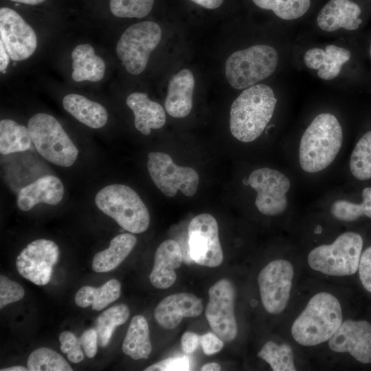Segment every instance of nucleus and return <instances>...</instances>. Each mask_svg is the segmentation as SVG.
<instances>
[{"instance_id":"nucleus-1","label":"nucleus","mask_w":371,"mask_h":371,"mask_svg":"<svg viewBox=\"0 0 371 371\" xmlns=\"http://www.w3.org/2000/svg\"><path fill=\"white\" fill-rule=\"evenodd\" d=\"M276 103L277 98L269 85L256 84L245 89L231 106L232 135L243 142L257 139L270 122Z\"/></svg>"},{"instance_id":"nucleus-2","label":"nucleus","mask_w":371,"mask_h":371,"mask_svg":"<svg viewBox=\"0 0 371 371\" xmlns=\"http://www.w3.org/2000/svg\"><path fill=\"white\" fill-rule=\"evenodd\" d=\"M343 143L337 118L329 113L317 115L304 132L299 146V163L308 173L326 169L335 159Z\"/></svg>"},{"instance_id":"nucleus-3","label":"nucleus","mask_w":371,"mask_h":371,"mask_svg":"<svg viewBox=\"0 0 371 371\" xmlns=\"http://www.w3.org/2000/svg\"><path fill=\"white\" fill-rule=\"evenodd\" d=\"M338 299L328 292H319L308 302L293 322L291 333L294 340L305 346L328 341L342 323Z\"/></svg>"},{"instance_id":"nucleus-4","label":"nucleus","mask_w":371,"mask_h":371,"mask_svg":"<svg viewBox=\"0 0 371 371\" xmlns=\"http://www.w3.org/2000/svg\"><path fill=\"white\" fill-rule=\"evenodd\" d=\"M95 203L104 214L131 233H142L149 226L150 214L146 205L128 186L111 184L104 187L96 194Z\"/></svg>"},{"instance_id":"nucleus-5","label":"nucleus","mask_w":371,"mask_h":371,"mask_svg":"<svg viewBox=\"0 0 371 371\" xmlns=\"http://www.w3.org/2000/svg\"><path fill=\"white\" fill-rule=\"evenodd\" d=\"M276 49L256 45L233 52L225 62V76L236 89H245L270 76L278 63Z\"/></svg>"},{"instance_id":"nucleus-6","label":"nucleus","mask_w":371,"mask_h":371,"mask_svg":"<svg viewBox=\"0 0 371 371\" xmlns=\"http://www.w3.org/2000/svg\"><path fill=\"white\" fill-rule=\"evenodd\" d=\"M363 244V238L358 233L344 232L331 244L312 249L308 255V263L313 270L326 275H353L359 268Z\"/></svg>"},{"instance_id":"nucleus-7","label":"nucleus","mask_w":371,"mask_h":371,"mask_svg":"<svg viewBox=\"0 0 371 371\" xmlns=\"http://www.w3.org/2000/svg\"><path fill=\"white\" fill-rule=\"evenodd\" d=\"M27 128L32 143L43 158L63 167L74 164L78 150L54 116L36 113L29 120Z\"/></svg>"},{"instance_id":"nucleus-8","label":"nucleus","mask_w":371,"mask_h":371,"mask_svg":"<svg viewBox=\"0 0 371 371\" xmlns=\"http://www.w3.org/2000/svg\"><path fill=\"white\" fill-rule=\"evenodd\" d=\"M161 34V27L153 21L133 24L122 33L116 45V54L128 73L138 75L146 69Z\"/></svg>"},{"instance_id":"nucleus-9","label":"nucleus","mask_w":371,"mask_h":371,"mask_svg":"<svg viewBox=\"0 0 371 371\" xmlns=\"http://www.w3.org/2000/svg\"><path fill=\"white\" fill-rule=\"evenodd\" d=\"M148 158V173L157 188L166 196L172 197L178 190L187 196L196 192L199 177L194 169L176 165L171 157L164 153L150 152Z\"/></svg>"},{"instance_id":"nucleus-10","label":"nucleus","mask_w":371,"mask_h":371,"mask_svg":"<svg viewBox=\"0 0 371 371\" xmlns=\"http://www.w3.org/2000/svg\"><path fill=\"white\" fill-rule=\"evenodd\" d=\"M248 183L257 193L255 205L260 213L276 216L286 210L291 181L284 174L270 168H258L249 175Z\"/></svg>"},{"instance_id":"nucleus-11","label":"nucleus","mask_w":371,"mask_h":371,"mask_svg":"<svg viewBox=\"0 0 371 371\" xmlns=\"http://www.w3.org/2000/svg\"><path fill=\"white\" fill-rule=\"evenodd\" d=\"M188 232L191 259L199 265L218 267L223 260V254L216 218L207 213L199 214L190 221Z\"/></svg>"},{"instance_id":"nucleus-12","label":"nucleus","mask_w":371,"mask_h":371,"mask_svg":"<svg viewBox=\"0 0 371 371\" xmlns=\"http://www.w3.org/2000/svg\"><path fill=\"white\" fill-rule=\"evenodd\" d=\"M205 317L212 331L223 341H233L238 333L234 315L236 290L233 283L221 279L208 291Z\"/></svg>"},{"instance_id":"nucleus-13","label":"nucleus","mask_w":371,"mask_h":371,"mask_svg":"<svg viewBox=\"0 0 371 371\" xmlns=\"http://www.w3.org/2000/svg\"><path fill=\"white\" fill-rule=\"evenodd\" d=\"M294 269L292 264L283 259L268 263L259 273L258 283L265 309L270 314H279L287 306Z\"/></svg>"},{"instance_id":"nucleus-14","label":"nucleus","mask_w":371,"mask_h":371,"mask_svg":"<svg viewBox=\"0 0 371 371\" xmlns=\"http://www.w3.org/2000/svg\"><path fill=\"white\" fill-rule=\"evenodd\" d=\"M59 248L52 240L38 239L29 243L16 260L18 272L38 286L47 284L58 260Z\"/></svg>"},{"instance_id":"nucleus-15","label":"nucleus","mask_w":371,"mask_h":371,"mask_svg":"<svg viewBox=\"0 0 371 371\" xmlns=\"http://www.w3.org/2000/svg\"><path fill=\"white\" fill-rule=\"evenodd\" d=\"M0 43L14 61L27 59L37 47V37L33 28L9 8L0 9Z\"/></svg>"},{"instance_id":"nucleus-16","label":"nucleus","mask_w":371,"mask_h":371,"mask_svg":"<svg viewBox=\"0 0 371 371\" xmlns=\"http://www.w3.org/2000/svg\"><path fill=\"white\" fill-rule=\"evenodd\" d=\"M328 346L333 352H348L360 363H371V324L366 320L342 322Z\"/></svg>"},{"instance_id":"nucleus-17","label":"nucleus","mask_w":371,"mask_h":371,"mask_svg":"<svg viewBox=\"0 0 371 371\" xmlns=\"http://www.w3.org/2000/svg\"><path fill=\"white\" fill-rule=\"evenodd\" d=\"M203 311L202 300L190 293H177L164 297L156 306L154 317L160 326L175 328L184 317H196Z\"/></svg>"},{"instance_id":"nucleus-18","label":"nucleus","mask_w":371,"mask_h":371,"mask_svg":"<svg viewBox=\"0 0 371 371\" xmlns=\"http://www.w3.org/2000/svg\"><path fill=\"white\" fill-rule=\"evenodd\" d=\"M183 259L181 248L176 240L168 239L162 242L156 249L149 276L153 286L159 289L171 286L177 279L175 270L181 267Z\"/></svg>"},{"instance_id":"nucleus-19","label":"nucleus","mask_w":371,"mask_h":371,"mask_svg":"<svg viewBox=\"0 0 371 371\" xmlns=\"http://www.w3.org/2000/svg\"><path fill=\"white\" fill-rule=\"evenodd\" d=\"M360 6L351 0H329L317 17L318 27L331 32L340 28L355 30L362 23Z\"/></svg>"},{"instance_id":"nucleus-20","label":"nucleus","mask_w":371,"mask_h":371,"mask_svg":"<svg viewBox=\"0 0 371 371\" xmlns=\"http://www.w3.org/2000/svg\"><path fill=\"white\" fill-rule=\"evenodd\" d=\"M64 186L58 177L43 176L21 188L17 195L16 203L22 211H28L40 203L54 205L63 199Z\"/></svg>"},{"instance_id":"nucleus-21","label":"nucleus","mask_w":371,"mask_h":371,"mask_svg":"<svg viewBox=\"0 0 371 371\" xmlns=\"http://www.w3.org/2000/svg\"><path fill=\"white\" fill-rule=\"evenodd\" d=\"M351 57L350 52L344 47L328 45L323 49L313 47L304 54L305 65L311 69L317 70V76L322 80H330L337 78L342 65Z\"/></svg>"},{"instance_id":"nucleus-22","label":"nucleus","mask_w":371,"mask_h":371,"mask_svg":"<svg viewBox=\"0 0 371 371\" xmlns=\"http://www.w3.org/2000/svg\"><path fill=\"white\" fill-rule=\"evenodd\" d=\"M194 85V75L188 69H183L172 76L165 100V109L170 116L183 118L189 115Z\"/></svg>"},{"instance_id":"nucleus-23","label":"nucleus","mask_w":371,"mask_h":371,"mask_svg":"<svg viewBox=\"0 0 371 371\" xmlns=\"http://www.w3.org/2000/svg\"><path fill=\"white\" fill-rule=\"evenodd\" d=\"M126 102L134 114L135 126L142 134L148 135L151 129L160 128L165 124L164 108L150 100L146 93L133 92L128 95Z\"/></svg>"},{"instance_id":"nucleus-24","label":"nucleus","mask_w":371,"mask_h":371,"mask_svg":"<svg viewBox=\"0 0 371 371\" xmlns=\"http://www.w3.org/2000/svg\"><path fill=\"white\" fill-rule=\"evenodd\" d=\"M72 78L76 82H98L104 76L106 65L89 44H80L71 53Z\"/></svg>"},{"instance_id":"nucleus-25","label":"nucleus","mask_w":371,"mask_h":371,"mask_svg":"<svg viewBox=\"0 0 371 371\" xmlns=\"http://www.w3.org/2000/svg\"><path fill=\"white\" fill-rule=\"evenodd\" d=\"M65 111L83 124L92 128L103 127L108 120L106 109L100 104L83 95L70 93L63 99Z\"/></svg>"},{"instance_id":"nucleus-26","label":"nucleus","mask_w":371,"mask_h":371,"mask_svg":"<svg viewBox=\"0 0 371 371\" xmlns=\"http://www.w3.org/2000/svg\"><path fill=\"white\" fill-rule=\"evenodd\" d=\"M136 243L137 238L132 234L117 235L111 240L107 249L94 256L92 261L93 271L104 273L115 269L130 254Z\"/></svg>"},{"instance_id":"nucleus-27","label":"nucleus","mask_w":371,"mask_h":371,"mask_svg":"<svg viewBox=\"0 0 371 371\" xmlns=\"http://www.w3.org/2000/svg\"><path fill=\"white\" fill-rule=\"evenodd\" d=\"M122 351L135 360L148 358L152 344L148 324L144 316L137 315L132 318L122 343Z\"/></svg>"},{"instance_id":"nucleus-28","label":"nucleus","mask_w":371,"mask_h":371,"mask_svg":"<svg viewBox=\"0 0 371 371\" xmlns=\"http://www.w3.org/2000/svg\"><path fill=\"white\" fill-rule=\"evenodd\" d=\"M121 293L120 282L111 279L100 287L84 286L76 293L74 300L82 308L91 305L95 311H101L117 300Z\"/></svg>"},{"instance_id":"nucleus-29","label":"nucleus","mask_w":371,"mask_h":371,"mask_svg":"<svg viewBox=\"0 0 371 371\" xmlns=\"http://www.w3.org/2000/svg\"><path fill=\"white\" fill-rule=\"evenodd\" d=\"M32 140L27 127L17 124L12 120L0 122V153L8 155L23 152L29 149Z\"/></svg>"},{"instance_id":"nucleus-30","label":"nucleus","mask_w":371,"mask_h":371,"mask_svg":"<svg viewBox=\"0 0 371 371\" xmlns=\"http://www.w3.org/2000/svg\"><path fill=\"white\" fill-rule=\"evenodd\" d=\"M130 310L124 304L111 307L100 315L96 320V331L98 344L106 346L115 328L124 324L128 319Z\"/></svg>"},{"instance_id":"nucleus-31","label":"nucleus","mask_w":371,"mask_h":371,"mask_svg":"<svg viewBox=\"0 0 371 371\" xmlns=\"http://www.w3.org/2000/svg\"><path fill=\"white\" fill-rule=\"evenodd\" d=\"M361 203H355L344 199L335 201L330 207L331 214L337 219L350 222L365 216L371 218V187L362 191Z\"/></svg>"},{"instance_id":"nucleus-32","label":"nucleus","mask_w":371,"mask_h":371,"mask_svg":"<svg viewBox=\"0 0 371 371\" xmlns=\"http://www.w3.org/2000/svg\"><path fill=\"white\" fill-rule=\"evenodd\" d=\"M273 371H295L294 355L291 347L286 344H278L273 341L266 342L258 353Z\"/></svg>"},{"instance_id":"nucleus-33","label":"nucleus","mask_w":371,"mask_h":371,"mask_svg":"<svg viewBox=\"0 0 371 371\" xmlns=\"http://www.w3.org/2000/svg\"><path fill=\"white\" fill-rule=\"evenodd\" d=\"M350 170L358 180L371 179V131L357 142L350 159Z\"/></svg>"},{"instance_id":"nucleus-34","label":"nucleus","mask_w":371,"mask_h":371,"mask_svg":"<svg viewBox=\"0 0 371 371\" xmlns=\"http://www.w3.org/2000/svg\"><path fill=\"white\" fill-rule=\"evenodd\" d=\"M30 371H72L67 361L55 350L41 347L34 350L27 359Z\"/></svg>"},{"instance_id":"nucleus-35","label":"nucleus","mask_w":371,"mask_h":371,"mask_svg":"<svg viewBox=\"0 0 371 371\" xmlns=\"http://www.w3.org/2000/svg\"><path fill=\"white\" fill-rule=\"evenodd\" d=\"M255 5L271 10L284 20H293L304 15L311 6V0H252Z\"/></svg>"},{"instance_id":"nucleus-36","label":"nucleus","mask_w":371,"mask_h":371,"mask_svg":"<svg viewBox=\"0 0 371 371\" xmlns=\"http://www.w3.org/2000/svg\"><path fill=\"white\" fill-rule=\"evenodd\" d=\"M154 0H110V10L120 18H143L152 10Z\"/></svg>"},{"instance_id":"nucleus-37","label":"nucleus","mask_w":371,"mask_h":371,"mask_svg":"<svg viewBox=\"0 0 371 371\" xmlns=\"http://www.w3.org/2000/svg\"><path fill=\"white\" fill-rule=\"evenodd\" d=\"M25 295L23 286L3 275L0 276V308L21 300Z\"/></svg>"},{"instance_id":"nucleus-38","label":"nucleus","mask_w":371,"mask_h":371,"mask_svg":"<svg viewBox=\"0 0 371 371\" xmlns=\"http://www.w3.org/2000/svg\"><path fill=\"white\" fill-rule=\"evenodd\" d=\"M60 350L66 353L69 360L72 363H79L84 358V354L81 350L80 337L78 338L74 333L69 331H64L59 335Z\"/></svg>"},{"instance_id":"nucleus-39","label":"nucleus","mask_w":371,"mask_h":371,"mask_svg":"<svg viewBox=\"0 0 371 371\" xmlns=\"http://www.w3.org/2000/svg\"><path fill=\"white\" fill-rule=\"evenodd\" d=\"M190 370V361L188 356L170 357L155 363L144 371H187Z\"/></svg>"},{"instance_id":"nucleus-40","label":"nucleus","mask_w":371,"mask_h":371,"mask_svg":"<svg viewBox=\"0 0 371 371\" xmlns=\"http://www.w3.org/2000/svg\"><path fill=\"white\" fill-rule=\"evenodd\" d=\"M358 271L363 286L371 293V247L361 254Z\"/></svg>"},{"instance_id":"nucleus-41","label":"nucleus","mask_w":371,"mask_h":371,"mask_svg":"<svg viewBox=\"0 0 371 371\" xmlns=\"http://www.w3.org/2000/svg\"><path fill=\"white\" fill-rule=\"evenodd\" d=\"M203 352L207 355H212L218 352L223 348V340L214 332L207 333L200 337Z\"/></svg>"},{"instance_id":"nucleus-42","label":"nucleus","mask_w":371,"mask_h":371,"mask_svg":"<svg viewBox=\"0 0 371 371\" xmlns=\"http://www.w3.org/2000/svg\"><path fill=\"white\" fill-rule=\"evenodd\" d=\"M82 347L89 358H93L97 352L98 333L93 328L88 329L80 337Z\"/></svg>"},{"instance_id":"nucleus-43","label":"nucleus","mask_w":371,"mask_h":371,"mask_svg":"<svg viewBox=\"0 0 371 371\" xmlns=\"http://www.w3.org/2000/svg\"><path fill=\"white\" fill-rule=\"evenodd\" d=\"M199 337L197 334L187 331L184 333L181 339L182 350L188 355L192 354L199 346Z\"/></svg>"},{"instance_id":"nucleus-44","label":"nucleus","mask_w":371,"mask_h":371,"mask_svg":"<svg viewBox=\"0 0 371 371\" xmlns=\"http://www.w3.org/2000/svg\"><path fill=\"white\" fill-rule=\"evenodd\" d=\"M205 8L216 9L220 7L223 0H190Z\"/></svg>"},{"instance_id":"nucleus-45","label":"nucleus","mask_w":371,"mask_h":371,"mask_svg":"<svg viewBox=\"0 0 371 371\" xmlns=\"http://www.w3.org/2000/svg\"><path fill=\"white\" fill-rule=\"evenodd\" d=\"M10 56L4 48L2 43H0V71L4 72L8 66Z\"/></svg>"},{"instance_id":"nucleus-46","label":"nucleus","mask_w":371,"mask_h":371,"mask_svg":"<svg viewBox=\"0 0 371 371\" xmlns=\"http://www.w3.org/2000/svg\"><path fill=\"white\" fill-rule=\"evenodd\" d=\"M221 368L217 363H209L203 366L201 368V371H219Z\"/></svg>"},{"instance_id":"nucleus-47","label":"nucleus","mask_w":371,"mask_h":371,"mask_svg":"<svg viewBox=\"0 0 371 371\" xmlns=\"http://www.w3.org/2000/svg\"><path fill=\"white\" fill-rule=\"evenodd\" d=\"M14 2L25 3L28 5H38L43 2L45 0H10Z\"/></svg>"},{"instance_id":"nucleus-48","label":"nucleus","mask_w":371,"mask_h":371,"mask_svg":"<svg viewBox=\"0 0 371 371\" xmlns=\"http://www.w3.org/2000/svg\"><path fill=\"white\" fill-rule=\"evenodd\" d=\"M28 368H26L21 366H14L12 367H8L6 368L1 369V371H27Z\"/></svg>"},{"instance_id":"nucleus-49","label":"nucleus","mask_w":371,"mask_h":371,"mask_svg":"<svg viewBox=\"0 0 371 371\" xmlns=\"http://www.w3.org/2000/svg\"><path fill=\"white\" fill-rule=\"evenodd\" d=\"M370 57H371V43H370Z\"/></svg>"}]
</instances>
